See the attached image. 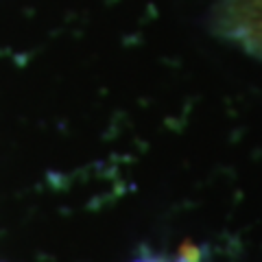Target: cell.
Masks as SVG:
<instances>
[{
	"mask_svg": "<svg viewBox=\"0 0 262 262\" xmlns=\"http://www.w3.org/2000/svg\"><path fill=\"white\" fill-rule=\"evenodd\" d=\"M214 29L221 37L262 57V0H219Z\"/></svg>",
	"mask_w": 262,
	"mask_h": 262,
	"instance_id": "cell-1",
	"label": "cell"
}]
</instances>
